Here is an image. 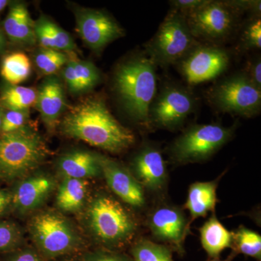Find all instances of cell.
Masks as SVG:
<instances>
[{"label": "cell", "mask_w": 261, "mask_h": 261, "mask_svg": "<svg viewBox=\"0 0 261 261\" xmlns=\"http://www.w3.org/2000/svg\"><path fill=\"white\" fill-rule=\"evenodd\" d=\"M234 130L218 123L188 127L171 144L170 156L179 164L205 161L231 140Z\"/></svg>", "instance_id": "8992f818"}, {"label": "cell", "mask_w": 261, "mask_h": 261, "mask_svg": "<svg viewBox=\"0 0 261 261\" xmlns=\"http://www.w3.org/2000/svg\"><path fill=\"white\" fill-rule=\"evenodd\" d=\"M87 185V180L64 178L57 193L58 207L65 212L80 211L85 202Z\"/></svg>", "instance_id": "cb8c5ba5"}, {"label": "cell", "mask_w": 261, "mask_h": 261, "mask_svg": "<svg viewBox=\"0 0 261 261\" xmlns=\"http://www.w3.org/2000/svg\"><path fill=\"white\" fill-rule=\"evenodd\" d=\"M196 106L195 97L189 89L176 84H165L149 108V126L177 129L195 111Z\"/></svg>", "instance_id": "9c48e42d"}, {"label": "cell", "mask_w": 261, "mask_h": 261, "mask_svg": "<svg viewBox=\"0 0 261 261\" xmlns=\"http://www.w3.org/2000/svg\"><path fill=\"white\" fill-rule=\"evenodd\" d=\"M255 87L261 90V61L260 58H255L249 63L247 73H245Z\"/></svg>", "instance_id": "d590c367"}, {"label": "cell", "mask_w": 261, "mask_h": 261, "mask_svg": "<svg viewBox=\"0 0 261 261\" xmlns=\"http://www.w3.org/2000/svg\"><path fill=\"white\" fill-rule=\"evenodd\" d=\"M68 54L62 51L40 47L34 55V63L42 75L50 76L57 73L70 61Z\"/></svg>", "instance_id": "f1b7e54d"}, {"label": "cell", "mask_w": 261, "mask_h": 261, "mask_svg": "<svg viewBox=\"0 0 261 261\" xmlns=\"http://www.w3.org/2000/svg\"><path fill=\"white\" fill-rule=\"evenodd\" d=\"M232 250L237 254L242 253L260 261V235L252 230L240 226L236 233H233Z\"/></svg>", "instance_id": "83f0119b"}, {"label": "cell", "mask_w": 261, "mask_h": 261, "mask_svg": "<svg viewBox=\"0 0 261 261\" xmlns=\"http://www.w3.org/2000/svg\"><path fill=\"white\" fill-rule=\"evenodd\" d=\"M211 106L222 113L252 118L261 109V90L245 73H237L211 87L207 94Z\"/></svg>", "instance_id": "ba28073f"}, {"label": "cell", "mask_w": 261, "mask_h": 261, "mask_svg": "<svg viewBox=\"0 0 261 261\" xmlns=\"http://www.w3.org/2000/svg\"><path fill=\"white\" fill-rule=\"evenodd\" d=\"M217 187L218 180L195 182L190 185L185 207L190 211L192 220L214 212L217 202Z\"/></svg>", "instance_id": "7402d4cb"}, {"label": "cell", "mask_w": 261, "mask_h": 261, "mask_svg": "<svg viewBox=\"0 0 261 261\" xmlns=\"http://www.w3.org/2000/svg\"><path fill=\"white\" fill-rule=\"evenodd\" d=\"M87 224L98 242L108 247H120L129 242L137 231L133 216L116 199L99 195L89 204Z\"/></svg>", "instance_id": "277c9868"}, {"label": "cell", "mask_w": 261, "mask_h": 261, "mask_svg": "<svg viewBox=\"0 0 261 261\" xmlns=\"http://www.w3.org/2000/svg\"><path fill=\"white\" fill-rule=\"evenodd\" d=\"M5 44H6V42H5L4 35L3 33L0 32V53H3L4 51Z\"/></svg>", "instance_id": "ab89813d"}, {"label": "cell", "mask_w": 261, "mask_h": 261, "mask_svg": "<svg viewBox=\"0 0 261 261\" xmlns=\"http://www.w3.org/2000/svg\"><path fill=\"white\" fill-rule=\"evenodd\" d=\"M7 261H42V260L33 250H23L15 252Z\"/></svg>", "instance_id": "8d00e7d4"}, {"label": "cell", "mask_w": 261, "mask_h": 261, "mask_svg": "<svg viewBox=\"0 0 261 261\" xmlns=\"http://www.w3.org/2000/svg\"><path fill=\"white\" fill-rule=\"evenodd\" d=\"M21 240V233L13 223L0 222V251H10L18 246Z\"/></svg>", "instance_id": "f546056e"}, {"label": "cell", "mask_w": 261, "mask_h": 261, "mask_svg": "<svg viewBox=\"0 0 261 261\" xmlns=\"http://www.w3.org/2000/svg\"><path fill=\"white\" fill-rule=\"evenodd\" d=\"M57 168L64 178L86 180L102 174L100 154L90 151L75 150L63 154L58 159Z\"/></svg>", "instance_id": "ac0fdd59"}, {"label": "cell", "mask_w": 261, "mask_h": 261, "mask_svg": "<svg viewBox=\"0 0 261 261\" xmlns=\"http://www.w3.org/2000/svg\"><path fill=\"white\" fill-rule=\"evenodd\" d=\"M29 118V110L8 111L4 113L1 130L3 134L9 133L25 126Z\"/></svg>", "instance_id": "4dcf8cb0"}, {"label": "cell", "mask_w": 261, "mask_h": 261, "mask_svg": "<svg viewBox=\"0 0 261 261\" xmlns=\"http://www.w3.org/2000/svg\"><path fill=\"white\" fill-rule=\"evenodd\" d=\"M3 28L11 42L24 47H32L37 44L34 21L24 3H15L10 6Z\"/></svg>", "instance_id": "ffe728a7"}, {"label": "cell", "mask_w": 261, "mask_h": 261, "mask_svg": "<svg viewBox=\"0 0 261 261\" xmlns=\"http://www.w3.org/2000/svg\"><path fill=\"white\" fill-rule=\"evenodd\" d=\"M229 63V54L224 48L199 44L178 62V66L187 83L197 85L219 77Z\"/></svg>", "instance_id": "7c38bea8"}, {"label": "cell", "mask_w": 261, "mask_h": 261, "mask_svg": "<svg viewBox=\"0 0 261 261\" xmlns=\"http://www.w3.org/2000/svg\"><path fill=\"white\" fill-rule=\"evenodd\" d=\"M35 107L47 130L56 129L66 108L64 87L56 75L47 76L39 86Z\"/></svg>", "instance_id": "2e32d148"}, {"label": "cell", "mask_w": 261, "mask_h": 261, "mask_svg": "<svg viewBox=\"0 0 261 261\" xmlns=\"http://www.w3.org/2000/svg\"><path fill=\"white\" fill-rule=\"evenodd\" d=\"M156 67L145 53L137 54L121 62L113 75V91L122 109L144 127H149V110L158 92Z\"/></svg>", "instance_id": "7a4b0ae2"}, {"label": "cell", "mask_w": 261, "mask_h": 261, "mask_svg": "<svg viewBox=\"0 0 261 261\" xmlns=\"http://www.w3.org/2000/svg\"><path fill=\"white\" fill-rule=\"evenodd\" d=\"M37 90L19 85L5 87L0 94V106L8 111H23L35 106Z\"/></svg>", "instance_id": "d4e9b609"}, {"label": "cell", "mask_w": 261, "mask_h": 261, "mask_svg": "<svg viewBox=\"0 0 261 261\" xmlns=\"http://www.w3.org/2000/svg\"><path fill=\"white\" fill-rule=\"evenodd\" d=\"M132 168L136 179L151 191H159L164 186L167 177L166 165L158 147H142L134 158Z\"/></svg>", "instance_id": "9a60e30c"}, {"label": "cell", "mask_w": 261, "mask_h": 261, "mask_svg": "<svg viewBox=\"0 0 261 261\" xmlns=\"http://www.w3.org/2000/svg\"><path fill=\"white\" fill-rule=\"evenodd\" d=\"M208 0H173L170 1L171 10L187 15L203 6Z\"/></svg>", "instance_id": "836d02e7"}, {"label": "cell", "mask_w": 261, "mask_h": 261, "mask_svg": "<svg viewBox=\"0 0 261 261\" xmlns=\"http://www.w3.org/2000/svg\"><path fill=\"white\" fill-rule=\"evenodd\" d=\"M82 260V261H134L132 257L124 254L102 250L88 252L84 255Z\"/></svg>", "instance_id": "d6a6232c"}, {"label": "cell", "mask_w": 261, "mask_h": 261, "mask_svg": "<svg viewBox=\"0 0 261 261\" xmlns=\"http://www.w3.org/2000/svg\"><path fill=\"white\" fill-rule=\"evenodd\" d=\"M134 261H173L170 247L153 243L147 239H140L130 249Z\"/></svg>", "instance_id": "4316f807"}, {"label": "cell", "mask_w": 261, "mask_h": 261, "mask_svg": "<svg viewBox=\"0 0 261 261\" xmlns=\"http://www.w3.org/2000/svg\"><path fill=\"white\" fill-rule=\"evenodd\" d=\"M231 9L240 14L243 12L250 11L253 14L260 15L261 12L260 1H225Z\"/></svg>", "instance_id": "e575fe53"}, {"label": "cell", "mask_w": 261, "mask_h": 261, "mask_svg": "<svg viewBox=\"0 0 261 261\" xmlns=\"http://www.w3.org/2000/svg\"><path fill=\"white\" fill-rule=\"evenodd\" d=\"M199 44L190 32L185 15L171 10L146 44L145 53L156 66L166 67L178 63Z\"/></svg>", "instance_id": "5b68a950"}, {"label": "cell", "mask_w": 261, "mask_h": 261, "mask_svg": "<svg viewBox=\"0 0 261 261\" xmlns=\"http://www.w3.org/2000/svg\"><path fill=\"white\" fill-rule=\"evenodd\" d=\"M62 261H82V260H78V259L76 258H68Z\"/></svg>", "instance_id": "7bdbcfd3"}, {"label": "cell", "mask_w": 261, "mask_h": 261, "mask_svg": "<svg viewBox=\"0 0 261 261\" xmlns=\"http://www.w3.org/2000/svg\"><path fill=\"white\" fill-rule=\"evenodd\" d=\"M241 43L245 49H260L261 20L256 18L250 22L244 30Z\"/></svg>", "instance_id": "1f68e13d"}, {"label": "cell", "mask_w": 261, "mask_h": 261, "mask_svg": "<svg viewBox=\"0 0 261 261\" xmlns=\"http://www.w3.org/2000/svg\"><path fill=\"white\" fill-rule=\"evenodd\" d=\"M238 13L225 1L208 0L205 5L185 15L187 25L196 40L219 42L231 35Z\"/></svg>", "instance_id": "30bf717a"}, {"label": "cell", "mask_w": 261, "mask_h": 261, "mask_svg": "<svg viewBox=\"0 0 261 261\" xmlns=\"http://www.w3.org/2000/svg\"><path fill=\"white\" fill-rule=\"evenodd\" d=\"M29 231L36 246L47 258L73 252L82 243L69 221L54 211H44L34 216Z\"/></svg>", "instance_id": "52a82bcc"}, {"label": "cell", "mask_w": 261, "mask_h": 261, "mask_svg": "<svg viewBox=\"0 0 261 261\" xmlns=\"http://www.w3.org/2000/svg\"><path fill=\"white\" fill-rule=\"evenodd\" d=\"M76 31L85 45L99 54L110 43L125 35L124 30L113 17L101 10L73 8Z\"/></svg>", "instance_id": "8fae6325"}, {"label": "cell", "mask_w": 261, "mask_h": 261, "mask_svg": "<svg viewBox=\"0 0 261 261\" xmlns=\"http://www.w3.org/2000/svg\"><path fill=\"white\" fill-rule=\"evenodd\" d=\"M11 205V194L5 190H0V216L5 214Z\"/></svg>", "instance_id": "74e56055"}, {"label": "cell", "mask_w": 261, "mask_h": 261, "mask_svg": "<svg viewBox=\"0 0 261 261\" xmlns=\"http://www.w3.org/2000/svg\"><path fill=\"white\" fill-rule=\"evenodd\" d=\"M200 232L202 246L211 259L219 258L224 250L233 247V233L215 214L200 228Z\"/></svg>", "instance_id": "603a6c76"}, {"label": "cell", "mask_w": 261, "mask_h": 261, "mask_svg": "<svg viewBox=\"0 0 261 261\" xmlns=\"http://www.w3.org/2000/svg\"><path fill=\"white\" fill-rule=\"evenodd\" d=\"M36 41L40 47L73 54L77 50L73 37L49 17L41 15L34 21Z\"/></svg>", "instance_id": "44dd1931"}, {"label": "cell", "mask_w": 261, "mask_h": 261, "mask_svg": "<svg viewBox=\"0 0 261 261\" xmlns=\"http://www.w3.org/2000/svg\"><path fill=\"white\" fill-rule=\"evenodd\" d=\"M32 64L28 56L17 51L5 57L2 63L1 75L11 85H18L29 78Z\"/></svg>", "instance_id": "484cf974"}, {"label": "cell", "mask_w": 261, "mask_h": 261, "mask_svg": "<svg viewBox=\"0 0 261 261\" xmlns=\"http://www.w3.org/2000/svg\"><path fill=\"white\" fill-rule=\"evenodd\" d=\"M62 75L72 94L86 93L102 82L100 70L91 61L70 58L62 70Z\"/></svg>", "instance_id": "d6986e66"}, {"label": "cell", "mask_w": 261, "mask_h": 261, "mask_svg": "<svg viewBox=\"0 0 261 261\" xmlns=\"http://www.w3.org/2000/svg\"><path fill=\"white\" fill-rule=\"evenodd\" d=\"M61 130L70 138L112 153L123 152L135 142L133 132L117 121L100 97L87 98L70 108Z\"/></svg>", "instance_id": "6da1fadb"}, {"label": "cell", "mask_w": 261, "mask_h": 261, "mask_svg": "<svg viewBox=\"0 0 261 261\" xmlns=\"http://www.w3.org/2000/svg\"><path fill=\"white\" fill-rule=\"evenodd\" d=\"M102 174L110 188L121 200L136 207H142L145 203L143 187L119 163L100 155Z\"/></svg>", "instance_id": "4fadbf2b"}, {"label": "cell", "mask_w": 261, "mask_h": 261, "mask_svg": "<svg viewBox=\"0 0 261 261\" xmlns=\"http://www.w3.org/2000/svg\"><path fill=\"white\" fill-rule=\"evenodd\" d=\"M8 3H9V2L7 1V0H0V12L3 11L6 8Z\"/></svg>", "instance_id": "60d3db41"}, {"label": "cell", "mask_w": 261, "mask_h": 261, "mask_svg": "<svg viewBox=\"0 0 261 261\" xmlns=\"http://www.w3.org/2000/svg\"><path fill=\"white\" fill-rule=\"evenodd\" d=\"M49 150L41 135L25 126L0 137V178L25 177L46 159Z\"/></svg>", "instance_id": "3957f363"}, {"label": "cell", "mask_w": 261, "mask_h": 261, "mask_svg": "<svg viewBox=\"0 0 261 261\" xmlns=\"http://www.w3.org/2000/svg\"><path fill=\"white\" fill-rule=\"evenodd\" d=\"M149 226L154 238L172 245L178 253H184L183 243L189 224L179 209L162 206L154 210L149 219Z\"/></svg>", "instance_id": "5bb4252c"}, {"label": "cell", "mask_w": 261, "mask_h": 261, "mask_svg": "<svg viewBox=\"0 0 261 261\" xmlns=\"http://www.w3.org/2000/svg\"><path fill=\"white\" fill-rule=\"evenodd\" d=\"M237 255H238V254L232 250L231 254H230L226 259H224V260H221L219 257V258L210 259V260L207 261H233Z\"/></svg>", "instance_id": "f35d334b"}, {"label": "cell", "mask_w": 261, "mask_h": 261, "mask_svg": "<svg viewBox=\"0 0 261 261\" xmlns=\"http://www.w3.org/2000/svg\"><path fill=\"white\" fill-rule=\"evenodd\" d=\"M3 115H4V112H3V108L0 106V130H1L2 128V123H3Z\"/></svg>", "instance_id": "b9f144b4"}, {"label": "cell", "mask_w": 261, "mask_h": 261, "mask_svg": "<svg viewBox=\"0 0 261 261\" xmlns=\"http://www.w3.org/2000/svg\"><path fill=\"white\" fill-rule=\"evenodd\" d=\"M55 188V181L47 175L36 174L22 180L12 195V205L25 214L42 205Z\"/></svg>", "instance_id": "e0dca14e"}]
</instances>
